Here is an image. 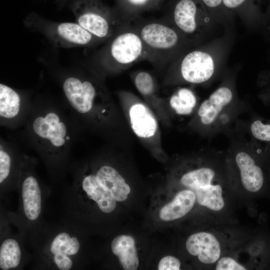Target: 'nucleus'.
<instances>
[{
    "mask_svg": "<svg viewBox=\"0 0 270 270\" xmlns=\"http://www.w3.org/2000/svg\"><path fill=\"white\" fill-rule=\"evenodd\" d=\"M24 126L28 144L52 162L68 156L82 128L65 106L38 98L32 100Z\"/></svg>",
    "mask_w": 270,
    "mask_h": 270,
    "instance_id": "f257e3e1",
    "label": "nucleus"
},
{
    "mask_svg": "<svg viewBox=\"0 0 270 270\" xmlns=\"http://www.w3.org/2000/svg\"><path fill=\"white\" fill-rule=\"evenodd\" d=\"M180 260L174 256H166L160 261L158 265V270H180Z\"/></svg>",
    "mask_w": 270,
    "mask_h": 270,
    "instance_id": "7c9ffc66",
    "label": "nucleus"
},
{
    "mask_svg": "<svg viewBox=\"0 0 270 270\" xmlns=\"http://www.w3.org/2000/svg\"><path fill=\"white\" fill-rule=\"evenodd\" d=\"M134 83L138 92L144 96H150L155 92L154 80L147 72H138L134 76Z\"/></svg>",
    "mask_w": 270,
    "mask_h": 270,
    "instance_id": "bb28decb",
    "label": "nucleus"
},
{
    "mask_svg": "<svg viewBox=\"0 0 270 270\" xmlns=\"http://www.w3.org/2000/svg\"><path fill=\"white\" fill-rule=\"evenodd\" d=\"M96 75L89 78L70 74L62 82L66 106L82 126L102 125L110 116L109 98L104 86L96 80Z\"/></svg>",
    "mask_w": 270,
    "mask_h": 270,
    "instance_id": "f03ea898",
    "label": "nucleus"
},
{
    "mask_svg": "<svg viewBox=\"0 0 270 270\" xmlns=\"http://www.w3.org/2000/svg\"><path fill=\"white\" fill-rule=\"evenodd\" d=\"M253 136L260 140L270 142V124H264L260 120L254 121L250 126Z\"/></svg>",
    "mask_w": 270,
    "mask_h": 270,
    "instance_id": "c85d7f7f",
    "label": "nucleus"
},
{
    "mask_svg": "<svg viewBox=\"0 0 270 270\" xmlns=\"http://www.w3.org/2000/svg\"><path fill=\"white\" fill-rule=\"evenodd\" d=\"M235 160L244 188L252 192L259 191L264 184V174L254 158L248 153L242 150L236 154Z\"/></svg>",
    "mask_w": 270,
    "mask_h": 270,
    "instance_id": "f8f14e48",
    "label": "nucleus"
},
{
    "mask_svg": "<svg viewBox=\"0 0 270 270\" xmlns=\"http://www.w3.org/2000/svg\"><path fill=\"white\" fill-rule=\"evenodd\" d=\"M52 256L53 262L58 269L60 270H68L72 268L73 262L70 256L62 254Z\"/></svg>",
    "mask_w": 270,
    "mask_h": 270,
    "instance_id": "2f4dec72",
    "label": "nucleus"
},
{
    "mask_svg": "<svg viewBox=\"0 0 270 270\" xmlns=\"http://www.w3.org/2000/svg\"><path fill=\"white\" fill-rule=\"evenodd\" d=\"M232 98V91L228 88L222 86L216 90L198 108V115L201 123L206 126L212 124Z\"/></svg>",
    "mask_w": 270,
    "mask_h": 270,
    "instance_id": "9b49d317",
    "label": "nucleus"
},
{
    "mask_svg": "<svg viewBox=\"0 0 270 270\" xmlns=\"http://www.w3.org/2000/svg\"><path fill=\"white\" fill-rule=\"evenodd\" d=\"M76 22L94 36L107 42L128 25L130 22L120 14H116L89 3L75 12Z\"/></svg>",
    "mask_w": 270,
    "mask_h": 270,
    "instance_id": "423d86ee",
    "label": "nucleus"
},
{
    "mask_svg": "<svg viewBox=\"0 0 270 270\" xmlns=\"http://www.w3.org/2000/svg\"><path fill=\"white\" fill-rule=\"evenodd\" d=\"M160 0H120V14L130 22L136 18L140 12L157 4Z\"/></svg>",
    "mask_w": 270,
    "mask_h": 270,
    "instance_id": "393cba45",
    "label": "nucleus"
},
{
    "mask_svg": "<svg viewBox=\"0 0 270 270\" xmlns=\"http://www.w3.org/2000/svg\"><path fill=\"white\" fill-rule=\"evenodd\" d=\"M214 70L215 62L210 53L190 49L170 65L166 78L176 75L184 82L198 84L210 79Z\"/></svg>",
    "mask_w": 270,
    "mask_h": 270,
    "instance_id": "6e6552de",
    "label": "nucleus"
},
{
    "mask_svg": "<svg viewBox=\"0 0 270 270\" xmlns=\"http://www.w3.org/2000/svg\"><path fill=\"white\" fill-rule=\"evenodd\" d=\"M111 249L116 256L125 270H135L139 260L134 238L130 236L120 235L116 237L111 244Z\"/></svg>",
    "mask_w": 270,
    "mask_h": 270,
    "instance_id": "a211bd4d",
    "label": "nucleus"
},
{
    "mask_svg": "<svg viewBox=\"0 0 270 270\" xmlns=\"http://www.w3.org/2000/svg\"><path fill=\"white\" fill-rule=\"evenodd\" d=\"M22 196L24 215L34 220L40 216L42 210V194L39 183L36 176L28 174L22 184Z\"/></svg>",
    "mask_w": 270,
    "mask_h": 270,
    "instance_id": "4468645a",
    "label": "nucleus"
},
{
    "mask_svg": "<svg viewBox=\"0 0 270 270\" xmlns=\"http://www.w3.org/2000/svg\"><path fill=\"white\" fill-rule=\"evenodd\" d=\"M192 191L198 203L212 210L220 211L224 206L222 188L220 184H211Z\"/></svg>",
    "mask_w": 270,
    "mask_h": 270,
    "instance_id": "6ab92c4d",
    "label": "nucleus"
},
{
    "mask_svg": "<svg viewBox=\"0 0 270 270\" xmlns=\"http://www.w3.org/2000/svg\"><path fill=\"white\" fill-rule=\"evenodd\" d=\"M95 176L98 184L108 190L116 201L126 200L130 192V187L114 168L108 165L102 166L98 170Z\"/></svg>",
    "mask_w": 270,
    "mask_h": 270,
    "instance_id": "ddd939ff",
    "label": "nucleus"
},
{
    "mask_svg": "<svg viewBox=\"0 0 270 270\" xmlns=\"http://www.w3.org/2000/svg\"><path fill=\"white\" fill-rule=\"evenodd\" d=\"M32 100L25 95L2 83L0 84L1 126L14 129L24 125Z\"/></svg>",
    "mask_w": 270,
    "mask_h": 270,
    "instance_id": "1a4fd4ad",
    "label": "nucleus"
},
{
    "mask_svg": "<svg viewBox=\"0 0 270 270\" xmlns=\"http://www.w3.org/2000/svg\"><path fill=\"white\" fill-rule=\"evenodd\" d=\"M215 176L216 172L212 168L204 166L185 173L182 176L180 182L183 186L194 190L212 184Z\"/></svg>",
    "mask_w": 270,
    "mask_h": 270,
    "instance_id": "aec40b11",
    "label": "nucleus"
},
{
    "mask_svg": "<svg viewBox=\"0 0 270 270\" xmlns=\"http://www.w3.org/2000/svg\"><path fill=\"white\" fill-rule=\"evenodd\" d=\"M22 252L18 242L13 238L5 240L0 247V268L8 270L16 268L20 263Z\"/></svg>",
    "mask_w": 270,
    "mask_h": 270,
    "instance_id": "4be33fe9",
    "label": "nucleus"
},
{
    "mask_svg": "<svg viewBox=\"0 0 270 270\" xmlns=\"http://www.w3.org/2000/svg\"><path fill=\"white\" fill-rule=\"evenodd\" d=\"M134 26L144 44L146 60L158 68L169 66L195 44L166 20L142 22Z\"/></svg>",
    "mask_w": 270,
    "mask_h": 270,
    "instance_id": "7ed1b4c3",
    "label": "nucleus"
},
{
    "mask_svg": "<svg viewBox=\"0 0 270 270\" xmlns=\"http://www.w3.org/2000/svg\"><path fill=\"white\" fill-rule=\"evenodd\" d=\"M80 247V242L76 238L71 236L67 232H62L58 234L53 239L50 250L52 255L70 256L76 254Z\"/></svg>",
    "mask_w": 270,
    "mask_h": 270,
    "instance_id": "b1692460",
    "label": "nucleus"
},
{
    "mask_svg": "<svg viewBox=\"0 0 270 270\" xmlns=\"http://www.w3.org/2000/svg\"><path fill=\"white\" fill-rule=\"evenodd\" d=\"M24 24L42 34L56 48L90 47L102 42L77 22H51L33 16L28 18Z\"/></svg>",
    "mask_w": 270,
    "mask_h": 270,
    "instance_id": "39448f33",
    "label": "nucleus"
},
{
    "mask_svg": "<svg viewBox=\"0 0 270 270\" xmlns=\"http://www.w3.org/2000/svg\"><path fill=\"white\" fill-rule=\"evenodd\" d=\"M18 147L13 142L0 138V183L6 181L11 174Z\"/></svg>",
    "mask_w": 270,
    "mask_h": 270,
    "instance_id": "5701e85b",
    "label": "nucleus"
},
{
    "mask_svg": "<svg viewBox=\"0 0 270 270\" xmlns=\"http://www.w3.org/2000/svg\"><path fill=\"white\" fill-rule=\"evenodd\" d=\"M196 201L194 193L187 189L178 192L174 199L160 210V217L164 222L180 218L193 208Z\"/></svg>",
    "mask_w": 270,
    "mask_h": 270,
    "instance_id": "dca6fc26",
    "label": "nucleus"
},
{
    "mask_svg": "<svg viewBox=\"0 0 270 270\" xmlns=\"http://www.w3.org/2000/svg\"><path fill=\"white\" fill-rule=\"evenodd\" d=\"M212 18L229 15L231 12L224 6L222 0H196Z\"/></svg>",
    "mask_w": 270,
    "mask_h": 270,
    "instance_id": "cd10ccee",
    "label": "nucleus"
},
{
    "mask_svg": "<svg viewBox=\"0 0 270 270\" xmlns=\"http://www.w3.org/2000/svg\"><path fill=\"white\" fill-rule=\"evenodd\" d=\"M146 58L143 42L135 26L130 23L94 54L92 67L102 75L114 74Z\"/></svg>",
    "mask_w": 270,
    "mask_h": 270,
    "instance_id": "20e7f679",
    "label": "nucleus"
},
{
    "mask_svg": "<svg viewBox=\"0 0 270 270\" xmlns=\"http://www.w3.org/2000/svg\"><path fill=\"white\" fill-rule=\"evenodd\" d=\"M216 270H245L246 268L230 257H222L218 260Z\"/></svg>",
    "mask_w": 270,
    "mask_h": 270,
    "instance_id": "c756f323",
    "label": "nucleus"
},
{
    "mask_svg": "<svg viewBox=\"0 0 270 270\" xmlns=\"http://www.w3.org/2000/svg\"><path fill=\"white\" fill-rule=\"evenodd\" d=\"M196 104V98L190 89L182 88L175 92L170 99V104L179 115L190 114Z\"/></svg>",
    "mask_w": 270,
    "mask_h": 270,
    "instance_id": "412c9836",
    "label": "nucleus"
},
{
    "mask_svg": "<svg viewBox=\"0 0 270 270\" xmlns=\"http://www.w3.org/2000/svg\"><path fill=\"white\" fill-rule=\"evenodd\" d=\"M212 19L196 0H174L170 18L166 20L195 44Z\"/></svg>",
    "mask_w": 270,
    "mask_h": 270,
    "instance_id": "0eeeda50",
    "label": "nucleus"
},
{
    "mask_svg": "<svg viewBox=\"0 0 270 270\" xmlns=\"http://www.w3.org/2000/svg\"><path fill=\"white\" fill-rule=\"evenodd\" d=\"M81 186L88 196L97 204L101 211L110 213L115 209L116 201L98 184L95 174H84L81 179Z\"/></svg>",
    "mask_w": 270,
    "mask_h": 270,
    "instance_id": "f3484780",
    "label": "nucleus"
},
{
    "mask_svg": "<svg viewBox=\"0 0 270 270\" xmlns=\"http://www.w3.org/2000/svg\"><path fill=\"white\" fill-rule=\"evenodd\" d=\"M188 253L196 256L204 264L217 262L221 254L220 244L215 236L207 232H198L190 236L186 243Z\"/></svg>",
    "mask_w": 270,
    "mask_h": 270,
    "instance_id": "9d476101",
    "label": "nucleus"
},
{
    "mask_svg": "<svg viewBox=\"0 0 270 270\" xmlns=\"http://www.w3.org/2000/svg\"><path fill=\"white\" fill-rule=\"evenodd\" d=\"M131 128L139 138H148L153 136L158 130L154 116L145 105L138 102L133 104L129 110Z\"/></svg>",
    "mask_w": 270,
    "mask_h": 270,
    "instance_id": "2eb2a0df",
    "label": "nucleus"
},
{
    "mask_svg": "<svg viewBox=\"0 0 270 270\" xmlns=\"http://www.w3.org/2000/svg\"><path fill=\"white\" fill-rule=\"evenodd\" d=\"M254 0H222L224 8L230 12H236L243 16L256 14L258 6L254 4Z\"/></svg>",
    "mask_w": 270,
    "mask_h": 270,
    "instance_id": "a878e982",
    "label": "nucleus"
}]
</instances>
